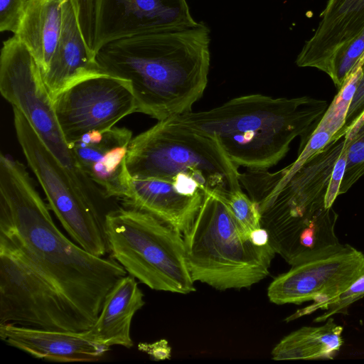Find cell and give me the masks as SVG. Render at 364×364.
<instances>
[{
    "mask_svg": "<svg viewBox=\"0 0 364 364\" xmlns=\"http://www.w3.org/2000/svg\"><path fill=\"white\" fill-rule=\"evenodd\" d=\"M0 236L15 245L89 330L111 289L127 274L57 228L23 164L0 156Z\"/></svg>",
    "mask_w": 364,
    "mask_h": 364,
    "instance_id": "cell-1",
    "label": "cell"
},
{
    "mask_svg": "<svg viewBox=\"0 0 364 364\" xmlns=\"http://www.w3.org/2000/svg\"><path fill=\"white\" fill-rule=\"evenodd\" d=\"M210 30L202 22L109 43L96 53L102 73L128 80L137 112L158 121L192 111L210 67Z\"/></svg>",
    "mask_w": 364,
    "mask_h": 364,
    "instance_id": "cell-2",
    "label": "cell"
},
{
    "mask_svg": "<svg viewBox=\"0 0 364 364\" xmlns=\"http://www.w3.org/2000/svg\"><path fill=\"white\" fill-rule=\"evenodd\" d=\"M310 97H272L251 94L208 110L188 112L170 119L215 139L237 168L268 170L301 138L300 151L328 107Z\"/></svg>",
    "mask_w": 364,
    "mask_h": 364,
    "instance_id": "cell-3",
    "label": "cell"
},
{
    "mask_svg": "<svg viewBox=\"0 0 364 364\" xmlns=\"http://www.w3.org/2000/svg\"><path fill=\"white\" fill-rule=\"evenodd\" d=\"M341 148L327 145L306 161L268 202L259 206L269 243L291 266L329 254L343 244L336 233L338 214L325 198Z\"/></svg>",
    "mask_w": 364,
    "mask_h": 364,
    "instance_id": "cell-4",
    "label": "cell"
},
{
    "mask_svg": "<svg viewBox=\"0 0 364 364\" xmlns=\"http://www.w3.org/2000/svg\"><path fill=\"white\" fill-rule=\"evenodd\" d=\"M193 280L218 290L248 288L264 279L276 252L270 243L255 245L223 194L206 189L202 205L183 235Z\"/></svg>",
    "mask_w": 364,
    "mask_h": 364,
    "instance_id": "cell-5",
    "label": "cell"
},
{
    "mask_svg": "<svg viewBox=\"0 0 364 364\" xmlns=\"http://www.w3.org/2000/svg\"><path fill=\"white\" fill-rule=\"evenodd\" d=\"M111 257L127 274L156 291H196L183 235L154 215L128 206L105 215Z\"/></svg>",
    "mask_w": 364,
    "mask_h": 364,
    "instance_id": "cell-6",
    "label": "cell"
},
{
    "mask_svg": "<svg viewBox=\"0 0 364 364\" xmlns=\"http://www.w3.org/2000/svg\"><path fill=\"white\" fill-rule=\"evenodd\" d=\"M132 178H171L190 173L206 189L227 194L242 189L238 168L213 138L174 123L158 121L132 138L127 154Z\"/></svg>",
    "mask_w": 364,
    "mask_h": 364,
    "instance_id": "cell-7",
    "label": "cell"
},
{
    "mask_svg": "<svg viewBox=\"0 0 364 364\" xmlns=\"http://www.w3.org/2000/svg\"><path fill=\"white\" fill-rule=\"evenodd\" d=\"M18 141L53 210L71 239L97 257L109 252L105 216L97 202L75 184L68 171L50 151L25 117L13 107Z\"/></svg>",
    "mask_w": 364,
    "mask_h": 364,
    "instance_id": "cell-8",
    "label": "cell"
},
{
    "mask_svg": "<svg viewBox=\"0 0 364 364\" xmlns=\"http://www.w3.org/2000/svg\"><path fill=\"white\" fill-rule=\"evenodd\" d=\"M0 92L28 120L44 144L68 171L75 186L95 200L91 181L69 148L40 67L15 36L3 42L0 55Z\"/></svg>",
    "mask_w": 364,
    "mask_h": 364,
    "instance_id": "cell-9",
    "label": "cell"
},
{
    "mask_svg": "<svg viewBox=\"0 0 364 364\" xmlns=\"http://www.w3.org/2000/svg\"><path fill=\"white\" fill-rule=\"evenodd\" d=\"M0 323L88 331L71 306L15 245L0 236Z\"/></svg>",
    "mask_w": 364,
    "mask_h": 364,
    "instance_id": "cell-10",
    "label": "cell"
},
{
    "mask_svg": "<svg viewBox=\"0 0 364 364\" xmlns=\"http://www.w3.org/2000/svg\"><path fill=\"white\" fill-rule=\"evenodd\" d=\"M90 51L114 41L196 25L186 0H74Z\"/></svg>",
    "mask_w": 364,
    "mask_h": 364,
    "instance_id": "cell-11",
    "label": "cell"
},
{
    "mask_svg": "<svg viewBox=\"0 0 364 364\" xmlns=\"http://www.w3.org/2000/svg\"><path fill=\"white\" fill-rule=\"evenodd\" d=\"M364 274V254L348 244L338 250L291 266L277 277L267 289L269 300L275 304H301L306 308L288 316L287 322L317 310H324L338 295Z\"/></svg>",
    "mask_w": 364,
    "mask_h": 364,
    "instance_id": "cell-12",
    "label": "cell"
},
{
    "mask_svg": "<svg viewBox=\"0 0 364 364\" xmlns=\"http://www.w3.org/2000/svg\"><path fill=\"white\" fill-rule=\"evenodd\" d=\"M53 106L68 144L89 132L109 129L137 112L130 82L104 73L75 82L55 98Z\"/></svg>",
    "mask_w": 364,
    "mask_h": 364,
    "instance_id": "cell-13",
    "label": "cell"
},
{
    "mask_svg": "<svg viewBox=\"0 0 364 364\" xmlns=\"http://www.w3.org/2000/svg\"><path fill=\"white\" fill-rule=\"evenodd\" d=\"M205 190L203 181L190 173L171 178H131L124 200L128 206L154 215L185 235L199 212Z\"/></svg>",
    "mask_w": 364,
    "mask_h": 364,
    "instance_id": "cell-14",
    "label": "cell"
},
{
    "mask_svg": "<svg viewBox=\"0 0 364 364\" xmlns=\"http://www.w3.org/2000/svg\"><path fill=\"white\" fill-rule=\"evenodd\" d=\"M132 139L129 129L114 127L89 132L68 146L84 174L106 197L125 199L131 180L127 159Z\"/></svg>",
    "mask_w": 364,
    "mask_h": 364,
    "instance_id": "cell-15",
    "label": "cell"
},
{
    "mask_svg": "<svg viewBox=\"0 0 364 364\" xmlns=\"http://www.w3.org/2000/svg\"><path fill=\"white\" fill-rule=\"evenodd\" d=\"M314 35L296 57L301 68H314L331 79L338 52L364 27V0H328Z\"/></svg>",
    "mask_w": 364,
    "mask_h": 364,
    "instance_id": "cell-16",
    "label": "cell"
},
{
    "mask_svg": "<svg viewBox=\"0 0 364 364\" xmlns=\"http://www.w3.org/2000/svg\"><path fill=\"white\" fill-rule=\"evenodd\" d=\"M0 338L30 355L53 362H92L110 347L90 339L86 331L70 332L0 323Z\"/></svg>",
    "mask_w": 364,
    "mask_h": 364,
    "instance_id": "cell-17",
    "label": "cell"
},
{
    "mask_svg": "<svg viewBox=\"0 0 364 364\" xmlns=\"http://www.w3.org/2000/svg\"><path fill=\"white\" fill-rule=\"evenodd\" d=\"M360 75L361 66L338 90L292 164L274 173H269L267 170L257 172L255 186L261 200L259 203H265L272 198L306 161L319 153L333 139L336 134L345 124L347 112Z\"/></svg>",
    "mask_w": 364,
    "mask_h": 364,
    "instance_id": "cell-18",
    "label": "cell"
},
{
    "mask_svg": "<svg viewBox=\"0 0 364 364\" xmlns=\"http://www.w3.org/2000/svg\"><path fill=\"white\" fill-rule=\"evenodd\" d=\"M102 73L82 35L74 0H65L60 37L43 79L53 100L75 82Z\"/></svg>",
    "mask_w": 364,
    "mask_h": 364,
    "instance_id": "cell-19",
    "label": "cell"
},
{
    "mask_svg": "<svg viewBox=\"0 0 364 364\" xmlns=\"http://www.w3.org/2000/svg\"><path fill=\"white\" fill-rule=\"evenodd\" d=\"M145 304L144 294L136 279L127 274L107 294L94 325L86 331L94 341L111 347L131 348V324L134 315Z\"/></svg>",
    "mask_w": 364,
    "mask_h": 364,
    "instance_id": "cell-20",
    "label": "cell"
},
{
    "mask_svg": "<svg viewBox=\"0 0 364 364\" xmlns=\"http://www.w3.org/2000/svg\"><path fill=\"white\" fill-rule=\"evenodd\" d=\"M65 0H29L15 35L28 48L42 75L49 66L63 26Z\"/></svg>",
    "mask_w": 364,
    "mask_h": 364,
    "instance_id": "cell-21",
    "label": "cell"
},
{
    "mask_svg": "<svg viewBox=\"0 0 364 364\" xmlns=\"http://www.w3.org/2000/svg\"><path fill=\"white\" fill-rule=\"evenodd\" d=\"M324 322L321 326H303L284 336L273 348L272 359H333L343 343V328L332 317Z\"/></svg>",
    "mask_w": 364,
    "mask_h": 364,
    "instance_id": "cell-22",
    "label": "cell"
},
{
    "mask_svg": "<svg viewBox=\"0 0 364 364\" xmlns=\"http://www.w3.org/2000/svg\"><path fill=\"white\" fill-rule=\"evenodd\" d=\"M343 147L348 148V159L340 195L346 193L364 175V114L346 133Z\"/></svg>",
    "mask_w": 364,
    "mask_h": 364,
    "instance_id": "cell-23",
    "label": "cell"
},
{
    "mask_svg": "<svg viewBox=\"0 0 364 364\" xmlns=\"http://www.w3.org/2000/svg\"><path fill=\"white\" fill-rule=\"evenodd\" d=\"M364 60V27L336 54L331 80L339 90Z\"/></svg>",
    "mask_w": 364,
    "mask_h": 364,
    "instance_id": "cell-24",
    "label": "cell"
},
{
    "mask_svg": "<svg viewBox=\"0 0 364 364\" xmlns=\"http://www.w3.org/2000/svg\"><path fill=\"white\" fill-rule=\"evenodd\" d=\"M224 196L239 225L250 237L253 230L261 228V213L257 203L242 189L230 192Z\"/></svg>",
    "mask_w": 364,
    "mask_h": 364,
    "instance_id": "cell-25",
    "label": "cell"
},
{
    "mask_svg": "<svg viewBox=\"0 0 364 364\" xmlns=\"http://www.w3.org/2000/svg\"><path fill=\"white\" fill-rule=\"evenodd\" d=\"M364 297V274L357 279L346 291L329 303L324 312L314 322H324L328 318L347 311L350 305Z\"/></svg>",
    "mask_w": 364,
    "mask_h": 364,
    "instance_id": "cell-26",
    "label": "cell"
},
{
    "mask_svg": "<svg viewBox=\"0 0 364 364\" xmlns=\"http://www.w3.org/2000/svg\"><path fill=\"white\" fill-rule=\"evenodd\" d=\"M29 0H0V31L16 33Z\"/></svg>",
    "mask_w": 364,
    "mask_h": 364,
    "instance_id": "cell-27",
    "label": "cell"
},
{
    "mask_svg": "<svg viewBox=\"0 0 364 364\" xmlns=\"http://www.w3.org/2000/svg\"><path fill=\"white\" fill-rule=\"evenodd\" d=\"M364 114V60L361 65V75L348 107L343 127L336 134L344 136L350 129Z\"/></svg>",
    "mask_w": 364,
    "mask_h": 364,
    "instance_id": "cell-28",
    "label": "cell"
},
{
    "mask_svg": "<svg viewBox=\"0 0 364 364\" xmlns=\"http://www.w3.org/2000/svg\"><path fill=\"white\" fill-rule=\"evenodd\" d=\"M347 159L348 149L343 147L341 154L334 164L328 186L325 198V205L327 208L332 207L337 196H339V189L344 175Z\"/></svg>",
    "mask_w": 364,
    "mask_h": 364,
    "instance_id": "cell-29",
    "label": "cell"
},
{
    "mask_svg": "<svg viewBox=\"0 0 364 364\" xmlns=\"http://www.w3.org/2000/svg\"><path fill=\"white\" fill-rule=\"evenodd\" d=\"M150 353L156 359L164 360L167 359L171 355V348L166 341H160L149 347Z\"/></svg>",
    "mask_w": 364,
    "mask_h": 364,
    "instance_id": "cell-30",
    "label": "cell"
},
{
    "mask_svg": "<svg viewBox=\"0 0 364 364\" xmlns=\"http://www.w3.org/2000/svg\"><path fill=\"white\" fill-rule=\"evenodd\" d=\"M250 238L252 242L257 246H264L269 243L268 232L262 227L253 230L250 233Z\"/></svg>",
    "mask_w": 364,
    "mask_h": 364,
    "instance_id": "cell-31",
    "label": "cell"
}]
</instances>
